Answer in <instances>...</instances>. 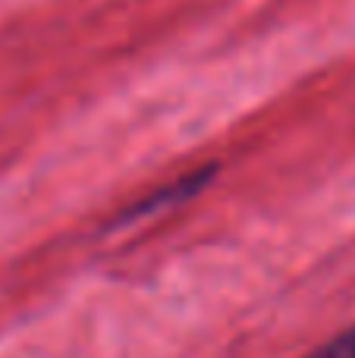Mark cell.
I'll use <instances>...</instances> for the list:
<instances>
[{
    "label": "cell",
    "mask_w": 355,
    "mask_h": 358,
    "mask_svg": "<svg viewBox=\"0 0 355 358\" xmlns=\"http://www.w3.org/2000/svg\"><path fill=\"white\" fill-rule=\"evenodd\" d=\"M305 358H355V324L346 327L343 334H337L333 340L321 343L314 352H308Z\"/></svg>",
    "instance_id": "obj_1"
}]
</instances>
